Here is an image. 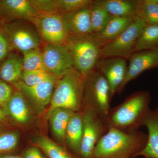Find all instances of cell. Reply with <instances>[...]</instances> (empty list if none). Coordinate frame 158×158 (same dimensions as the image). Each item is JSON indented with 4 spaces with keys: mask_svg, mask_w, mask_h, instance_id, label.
<instances>
[{
    "mask_svg": "<svg viewBox=\"0 0 158 158\" xmlns=\"http://www.w3.org/2000/svg\"><path fill=\"white\" fill-rule=\"evenodd\" d=\"M84 131L79 156L82 158H91L95 146L108 131L105 122L89 108H84Z\"/></svg>",
    "mask_w": 158,
    "mask_h": 158,
    "instance_id": "obj_9",
    "label": "cell"
},
{
    "mask_svg": "<svg viewBox=\"0 0 158 158\" xmlns=\"http://www.w3.org/2000/svg\"><path fill=\"white\" fill-rule=\"evenodd\" d=\"M74 112L69 109L58 108L47 113L51 129L55 138L62 144L65 143L66 128L71 117Z\"/></svg>",
    "mask_w": 158,
    "mask_h": 158,
    "instance_id": "obj_20",
    "label": "cell"
},
{
    "mask_svg": "<svg viewBox=\"0 0 158 158\" xmlns=\"http://www.w3.org/2000/svg\"><path fill=\"white\" fill-rule=\"evenodd\" d=\"M19 140L17 131L0 129V156L13 151L17 147Z\"/></svg>",
    "mask_w": 158,
    "mask_h": 158,
    "instance_id": "obj_28",
    "label": "cell"
},
{
    "mask_svg": "<svg viewBox=\"0 0 158 158\" xmlns=\"http://www.w3.org/2000/svg\"><path fill=\"white\" fill-rule=\"evenodd\" d=\"M146 26L143 21L136 17L131 24L122 34L102 47L100 50V59L111 57L129 59L135 52L136 42Z\"/></svg>",
    "mask_w": 158,
    "mask_h": 158,
    "instance_id": "obj_6",
    "label": "cell"
},
{
    "mask_svg": "<svg viewBox=\"0 0 158 158\" xmlns=\"http://www.w3.org/2000/svg\"><path fill=\"white\" fill-rule=\"evenodd\" d=\"M12 87L7 82L0 79V106H5L13 93Z\"/></svg>",
    "mask_w": 158,
    "mask_h": 158,
    "instance_id": "obj_32",
    "label": "cell"
},
{
    "mask_svg": "<svg viewBox=\"0 0 158 158\" xmlns=\"http://www.w3.org/2000/svg\"><path fill=\"white\" fill-rule=\"evenodd\" d=\"M30 22L46 44H64L69 36L62 14L59 12H40Z\"/></svg>",
    "mask_w": 158,
    "mask_h": 158,
    "instance_id": "obj_8",
    "label": "cell"
},
{
    "mask_svg": "<svg viewBox=\"0 0 158 158\" xmlns=\"http://www.w3.org/2000/svg\"><path fill=\"white\" fill-rule=\"evenodd\" d=\"M111 100L108 82L99 71L95 69L85 77L82 108H90L105 122Z\"/></svg>",
    "mask_w": 158,
    "mask_h": 158,
    "instance_id": "obj_4",
    "label": "cell"
},
{
    "mask_svg": "<svg viewBox=\"0 0 158 158\" xmlns=\"http://www.w3.org/2000/svg\"><path fill=\"white\" fill-rule=\"evenodd\" d=\"M92 2V0H56L58 11L62 14L87 8Z\"/></svg>",
    "mask_w": 158,
    "mask_h": 158,
    "instance_id": "obj_30",
    "label": "cell"
},
{
    "mask_svg": "<svg viewBox=\"0 0 158 158\" xmlns=\"http://www.w3.org/2000/svg\"><path fill=\"white\" fill-rule=\"evenodd\" d=\"M110 15L114 17L135 18V0H100Z\"/></svg>",
    "mask_w": 158,
    "mask_h": 158,
    "instance_id": "obj_22",
    "label": "cell"
},
{
    "mask_svg": "<svg viewBox=\"0 0 158 158\" xmlns=\"http://www.w3.org/2000/svg\"><path fill=\"white\" fill-rule=\"evenodd\" d=\"M158 47V26L146 25L138 37L135 52Z\"/></svg>",
    "mask_w": 158,
    "mask_h": 158,
    "instance_id": "obj_25",
    "label": "cell"
},
{
    "mask_svg": "<svg viewBox=\"0 0 158 158\" xmlns=\"http://www.w3.org/2000/svg\"><path fill=\"white\" fill-rule=\"evenodd\" d=\"M69 36L93 34L89 7L70 13L62 14Z\"/></svg>",
    "mask_w": 158,
    "mask_h": 158,
    "instance_id": "obj_15",
    "label": "cell"
},
{
    "mask_svg": "<svg viewBox=\"0 0 158 158\" xmlns=\"http://www.w3.org/2000/svg\"><path fill=\"white\" fill-rule=\"evenodd\" d=\"M56 76L44 70L23 71L20 81L28 86H33L48 81Z\"/></svg>",
    "mask_w": 158,
    "mask_h": 158,
    "instance_id": "obj_29",
    "label": "cell"
},
{
    "mask_svg": "<svg viewBox=\"0 0 158 158\" xmlns=\"http://www.w3.org/2000/svg\"><path fill=\"white\" fill-rule=\"evenodd\" d=\"M23 72V58L9 54L0 67V78L4 81L13 83L20 81Z\"/></svg>",
    "mask_w": 158,
    "mask_h": 158,
    "instance_id": "obj_21",
    "label": "cell"
},
{
    "mask_svg": "<svg viewBox=\"0 0 158 158\" xmlns=\"http://www.w3.org/2000/svg\"><path fill=\"white\" fill-rule=\"evenodd\" d=\"M150 101L148 91L132 94L121 104L111 108L105 122L108 129H115L127 133L138 131L151 110Z\"/></svg>",
    "mask_w": 158,
    "mask_h": 158,
    "instance_id": "obj_1",
    "label": "cell"
},
{
    "mask_svg": "<svg viewBox=\"0 0 158 158\" xmlns=\"http://www.w3.org/2000/svg\"><path fill=\"white\" fill-rule=\"evenodd\" d=\"M42 55L46 70L54 75L62 77L74 68L70 52L64 44H46Z\"/></svg>",
    "mask_w": 158,
    "mask_h": 158,
    "instance_id": "obj_11",
    "label": "cell"
},
{
    "mask_svg": "<svg viewBox=\"0 0 158 158\" xmlns=\"http://www.w3.org/2000/svg\"><path fill=\"white\" fill-rule=\"evenodd\" d=\"M39 13L30 0H0V15L9 21L30 22Z\"/></svg>",
    "mask_w": 158,
    "mask_h": 158,
    "instance_id": "obj_14",
    "label": "cell"
},
{
    "mask_svg": "<svg viewBox=\"0 0 158 158\" xmlns=\"http://www.w3.org/2000/svg\"><path fill=\"white\" fill-rule=\"evenodd\" d=\"M36 144L49 158H74L65 148L46 136L39 137Z\"/></svg>",
    "mask_w": 158,
    "mask_h": 158,
    "instance_id": "obj_26",
    "label": "cell"
},
{
    "mask_svg": "<svg viewBox=\"0 0 158 158\" xmlns=\"http://www.w3.org/2000/svg\"><path fill=\"white\" fill-rule=\"evenodd\" d=\"M6 118H7V116L4 109L2 107L0 106V123H2L5 121Z\"/></svg>",
    "mask_w": 158,
    "mask_h": 158,
    "instance_id": "obj_35",
    "label": "cell"
},
{
    "mask_svg": "<svg viewBox=\"0 0 158 158\" xmlns=\"http://www.w3.org/2000/svg\"><path fill=\"white\" fill-rule=\"evenodd\" d=\"M142 126L147 128L148 135L147 143L137 157L144 158H158V113L150 110L142 123Z\"/></svg>",
    "mask_w": 158,
    "mask_h": 158,
    "instance_id": "obj_17",
    "label": "cell"
},
{
    "mask_svg": "<svg viewBox=\"0 0 158 158\" xmlns=\"http://www.w3.org/2000/svg\"><path fill=\"white\" fill-rule=\"evenodd\" d=\"M141 131L127 133L110 128L97 144L91 158H134L147 143Z\"/></svg>",
    "mask_w": 158,
    "mask_h": 158,
    "instance_id": "obj_2",
    "label": "cell"
},
{
    "mask_svg": "<svg viewBox=\"0 0 158 158\" xmlns=\"http://www.w3.org/2000/svg\"><path fill=\"white\" fill-rule=\"evenodd\" d=\"M127 74L117 93H121L126 85L139 76L144 71L158 67V47L135 52L129 58Z\"/></svg>",
    "mask_w": 158,
    "mask_h": 158,
    "instance_id": "obj_13",
    "label": "cell"
},
{
    "mask_svg": "<svg viewBox=\"0 0 158 158\" xmlns=\"http://www.w3.org/2000/svg\"><path fill=\"white\" fill-rule=\"evenodd\" d=\"M22 156L23 158H44L40 148L36 146L29 148Z\"/></svg>",
    "mask_w": 158,
    "mask_h": 158,
    "instance_id": "obj_34",
    "label": "cell"
},
{
    "mask_svg": "<svg viewBox=\"0 0 158 158\" xmlns=\"http://www.w3.org/2000/svg\"><path fill=\"white\" fill-rule=\"evenodd\" d=\"M70 52L74 66L84 76L96 68L100 59L101 47L93 34L69 36L64 44Z\"/></svg>",
    "mask_w": 158,
    "mask_h": 158,
    "instance_id": "obj_5",
    "label": "cell"
},
{
    "mask_svg": "<svg viewBox=\"0 0 158 158\" xmlns=\"http://www.w3.org/2000/svg\"><path fill=\"white\" fill-rule=\"evenodd\" d=\"M93 34L100 33L112 17L102 5L100 0L92 1L89 6Z\"/></svg>",
    "mask_w": 158,
    "mask_h": 158,
    "instance_id": "obj_24",
    "label": "cell"
},
{
    "mask_svg": "<svg viewBox=\"0 0 158 158\" xmlns=\"http://www.w3.org/2000/svg\"><path fill=\"white\" fill-rule=\"evenodd\" d=\"M155 111H156V112H157V113H158V108H157V109H156Z\"/></svg>",
    "mask_w": 158,
    "mask_h": 158,
    "instance_id": "obj_38",
    "label": "cell"
},
{
    "mask_svg": "<svg viewBox=\"0 0 158 158\" xmlns=\"http://www.w3.org/2000/svg\"><path fill=\"white\" fill-rule=\"evenodd\" d=\"M28 102L22 93L15 91L3 108L6 113L15 122L20 124L27 123L31 119Z\"/></svg>",
    "mask_w": 158,
    "mask_h": 158,
    "instance_id": "obj_16",
    "label": "cell"
},
{
    "mask_svg": "<svg viewBox=\"0 0 158 158\" xmlns=\"http://www.w3.org/2000/svg\"><path fill=\"white\" fill-rule=\"evenodd\" d=\"M126 60L120 57L100 59L96 65L95 69L103 75L108 82L112 99L126 77L128 67Z\"/></svg>",
    "mask_w": 158,
    "mask_h": 158,
    "instance_id": "obj_12",
    "label": "cell"
},
{
    "mask_svg": "<svg viewBox=\"0 0 158 158\" xmlns=\"http://www.w3.org/2000/svg\"><path fill=\"white\" fill-rule=\"evenodd\" d=\"M34 27L26 20H18L3 24L1 30L9 41L10 48L23 53L40 45L41 38Z\"/></svg>",
    "mask_w": 158,
    "mask_h": 158,
    "instance_id": "obj_7",
    "label": "cell"
},
{
    "mask_svg": "<svg viewBox=\"0 0 158 158\" xmlns=\"http://www.w3.org/2000/svg\"><path fill=\"white\" fill-rule=\"evenodd\" d=\"M155 2H156V3L158 5V0H154Z\"/></svg>",
    "mask_w": 158,
    "mask_h": 158,
    "instance_id": "obj_37",
    "label": "cell"
},
{
    "mask_svg": "<svg viewBox=\"0 0 158 158\" xmlns=\"http://www.w3.org/2000/svg\"><path fill=\"white\" fill-rule=\"evenodd\" d=\"M23 54V71L46 70L43 58L42 51L39 48L31 50Z\"/></svg>",
    "mask_w": 158,
    "mask_h": 158,
    "instance_id": "obj_27",
    "label": "cell"
},
{
    "mask_svg": "<svg viewBox=\"0 0 158 158\" xmlns=\"http://www.w3.org/2000/svg\"><path fill=\"white\" fill-rule=\"evenodd\" d=\"M84 131L82 111L74 112L69 122L65 135V144L70 150L79 155Z\"/></svg>",
    "mask_w": 158,
    "mask_h": 158,
    "instance_id": "obj_19",
    "label": "cell"
},
{
    "mask_svg": "<svg viewBox=\"0 0 158 158\" xmlns=\"http://www.w3.org/2000/svg\"><path fill=\"white\" fill-rule=\"evenodd\" d=\"M9 49V41L4 33L0 30V62L7 56Z\"/></svg>",
    "mask_w": 158,
    "mask_h": 158,
    "instance_id": "obj_33",
    "label": "cell"
},
{
    "mask_svg": "<svg viewBox=\"0 0 158 158\" xmlns=\"http://www.w3.org/2000/svg\"><path fill=\"white\" fill-rule=\"evenodd\" d=\"M135 18L112 16L100 33L93 34L101 48L122 34L131 24Z\"/></svg>",
    "mask_w": 158,
    "mask_h": 158,
    "instance_id": "obj_18",
    "label": "cell"
},
{
    "mask_svg": "<svg viewBox=\"0 0 158 158\" xmlns=\"http://www.w3.org/2000/svg\"></svg>",
    "mask_w": 158,
    "mask_h": 158,
    "instance_id": "obj_39",
    "label": "cell"
},
{
    "mask_svg": "<svg viewBox=\"0 0 158 158\" xmlns=\"http://www.w3.org/2000/svg\"><path fill=\"white\" fill-rule=\"evenodd\" d=\"M0 158H23V157L22 156L7 154L0 156Z\"/></svg>",
    "mask_w": 158,
    "mask_h": 158,
    "instance_id": "obj_36",
    "label": "cell"
},
{
    "mask_svg": "<svg viewBox=\"0 0 158 158\" xmlns=\"http://www.w3.org/2000/svg\"><path fill=\"white\" fill-rule=\"evenodd\" d=\"M136 16L146 25L158 26V5L154 0H135Z\"/></svg>",
    "mask_w": 158,
    "mask_h": 158,
    "instance_id": "obj_23",
    "label": "cell"
},
{
    "mask_svg": "<svg viewBox=\"0 0 158 158\" xmlns=\"http://www.w3.org/2000/svg\"><path fill=\"white\" fill-rule=\"evenodd\" d=\"M85 79L75 68L60 78L56 83L47 113L58 108L81 111Z\"/></svg>",
    "mask_w": 158,
    "mask_h": 158,
    "instance_id": "obj_3",
    "label": "cell"
},
{
    "mask_svg": "<svg viewBox=\"0 0 158 158\" xmlns=\"http://www.w3.org/2000/svg\"><path fill=\"white\" fill-rule=\"evenodd\" d=\"M61 77L56 76L31 86H27L21 81L13 83V85L22 93L27 102L31 104L35 112L40 114L50 104L56 83Z\"/></svg>",
    "mask_w": 158,
    "mask_h": 158,
    "instance_id": "obj_10",
    "label": "cell"
},
{
    "mask_svg": "<svg viewBox=\"0 0 158 158\" xmlns=\"http://www.w3.org/2000/svg\"><path fill=\"white\" fill-rule=\"evenodd\" d=\"M30 2L37 11L41 13L59 12L56 0H30Z\"/></svg>",
    "mask_w": 158,
    "mask_h": 158,
    "instance_id": "obj_31",
    "label": "cell"
}]
</instances>
